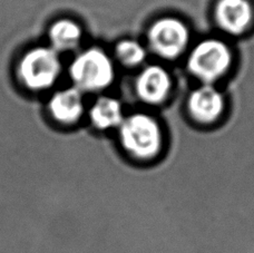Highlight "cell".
<instances>
[{"mask_svg": "<svg viewBox=\"0 0 254 253\" xmlns=\"http://www.w3.org/2000/svg\"><path fill=\"white\" fill-rule=\"evenodd\" d=\"M190 119L208 125L221 119L225 110V98L214 85L201 84L190 93L187 102Z\"/></svg>", "mask_w": 254, "mask_h": 253, "instance_id": "obj_7", "label": "cell"}, {"mask_svg": "<svg viewBox=\"0 0 254 253\" xmlns=\"http://www.w3.org/2000/svg\"><path fill=\"white\" fill-rule=\"evenodd\" d=\"M124 117L122 103L112 96L98 97L89 110L90 122L99 130L119 128Z\"/></svg>", "mask_w": 254, "mask_h": 253, "instance_id": "obj_10", "label": "cell"}, {"mask_svg": "<svg viewBox=\"0 0 254 253\" xmlns=\"http://www.w3.org/2000/svg\"><path fill=\"white\" fill-rule=\"evenodd\" d=\"M148 48L156 56L174 61L187 52L190 31L183 20L176 17H162L152 22L146 34Z\"/></svg>", "mask_w": 254, "mask_h": 253, "instance_id": "obj_4", "label": "cell"}, {"mask_svg": "<svg viewBox=\"0 0 254 253\" xmlns=\"http://www.w3.org/2000/svg\"><path fill=\"white\" fill-rule=\"evenodd\" d=\"M253 19L254 10L249 0H217L214 7L215 24L226 35L246 34Z\"/></svg>", "mask_w": 254, "mask_h": 253, "instance_id": "obj_8", "label": "cell"}, {"mask_svg": "<svg viewBox=\"0 0 254 253\" xmlns=\"http://www.w3.org/2000/svg\"><path fill=\"white\" fill-rule=\"evenodd\" d=\"M69 75L74 87L81 93H101L114 83L115 64L103 48L90 47L74 58Z\"/></svg>", "mask_w": 254, "mask_h": 253, "instance_id": "obj_2", "label": "cell"}, {"mask_svg": "<svg viewBox=\"0 0 254 253\" xmlns=\"http://www.w3.org/2000/svg\"><path fill=\"white\" fill-rule=\"evenodd\" d=\"M49 112L58 123L70 125L84 114L83 93L76 87L57 92L49 102Z\"/></svg>", "mask_w": 254, "mask_h": 253, "instance_id": "obj_9", "label": "cell"}, {"mask_svg": "<svg viewBox=\"0 0 254 253\" xmlns=\"http://www.w3.org/2000/svg\"><path fill=\"white\" fill-rule=\"evenodd\" d=\"M233 54L228 44L217 38H205L195 44L189 53V73L199 84L215 85L229 73Z\"/></svg>", "mask_w": 254, "mask_h": 253, "instance_id": "obj_3", "label": "cell"}, {"mask_svg": "<svg viewBox=\"0 0 254 253\" xmlns=\"http://www.w3.org/2000/svg\"><path fill=\"white\" fill-rule=\"evenodd\" d=\"M83 37L81 27L76 21L62 19L56 21L49 29L52 48L58 52H70L79 46Z\"/></svg>", "mask_w": 254, "mask_h": 253, "instance_id": "obj_11", "label": "cell"}, {"mask_svg": "<svg viewBox=\"0 0 254 253\" xmlns=\"http://www.w3.org/2000/svg\"><path fill=\"white\" fill-rule=\"evenodd\" d=\"M173 80L169 70L161 65H147L136 76L134 92L146 105H162L169 99Z\"/></svg>", "mask_w": 254, "mask_h": 253, "instance_id": "obj_6", "label": "cell"}, {"mask_svg": "<svg viewBox=\"0 0 254 253\" xmlns=\"http://www.w3.org/2000/svg\"><path fill=\"white\" fill-rule=\"evenodd\" d=\"M115 60L126 68L142 66L147 57V49L135 39H122L115 45Z\"/></svg>", "mask_w": 254, "mask_h": 253, "instance_id": "obj_12", "label": "cell"}, {"mask_svg": "<svg viewBox=\"0 0 254 253\" xmlns=\"http://www.w3.org/2000/svg\"><path fill=\"white\" fill-rule=\"evenodd\" d=\"M61 71L60 55L52 47L31 49L21 58L18 67L22 84L31 90L49 88L60 77Z\"/></svg>", "mask_w": 254, "mask_h": 253, "instance_id": "obj_5", "label": "cell"}, {"mask_svg": "<svg viewBox=\"0 0 254 253\" xmlns=\"http://www.w3.org/2000/svg\"><path fill=\"white\" fill-rule=\"evenodd\" d=\"M117 130L123 150L136 160H152L162 151L164 142L162 126L147 113L125 116Z\"/></svg>", "mask_w": 254, "mask_h": 253, "instance_id": "obj_1", "label": "cell"}]
</instances>
